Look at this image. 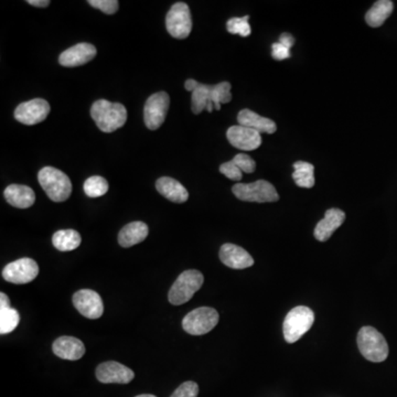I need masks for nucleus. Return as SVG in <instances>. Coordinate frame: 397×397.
Wrapping results in <instances>:
<instances>
[{
	"label": "nucleus",
	"mask_w": 397,
	"mask_h": 397,
	"mask_svg": "<svg viewBox=\"0 0 397 397\" xmlns=\"http://www.w3.org/2000/svg\"><path fill=\"white\" fill-rule=\"evenodd\" d=\"M232 100L231 84L229 82H221L217 86L198 84V88L192 92L191 97V109L194 114H201L204 109L212 113L213 109H221L222 104L230 103Z\"/></svg>",
	"instance_id": "1"
},
{
	"label": "nucleus",
	"mask_w": 397,
	"mask_h": 397,
	"mask_svg": "<svg viewBox=\"0 0 397 397\" xmlns=\"http://www.w3.org/2000/svg\"><path fill=\"white\" fill-rule=\"evenodd\" d=\"M90 116L100 130L113 133L126 123V107L121 103L98 100L90 107Z\"/></svg>",
	"instance_id": "2"
},
{
	"label": "nucleus",
	"mask_w": 397,
	"mask_h": 397,
	"mask_svg": "<svg viewBox=\"0 0 397 397\" xmlns=\"http://www.w3.org/2000/svg\"><path fill=\"white\" fill-rule=\"evenodd\" d=\"M38 180L53 202L67 201L72 194L70 178L57 168L44 167L38 173Z\"/></svg>",
	"instance_id": "3"
},
{
	"label": "nucleus",
	"mask_w": 397,
	"mask_h": 397,
	"mask_svg": "<svg viewBox=\"0 0 397 397\" xmlns=\"http://www.w3.org/2000/svg\"><path fill=\"white\" fill-rule=\"evenodd\" d=\"M358 346L362 356L371 362H383L389 356V344L373 327H363L358 333Z\"/></svg>",
	"instance_id": "4"
},
{
	"label": "nucleus",
	"mask_w": 397,
	"mask_h": 397,
	"mask_svg": "<svg viewBox=\"0 0 397 397\" xmlns=\"http://www.w3.org/2000/svg\"><path fill=\"white\" fill-rule=\"evenodd\" d=\"M315 323V314L306 306H298L287 314L283 325L285 340L295 343L310 330Z\"/></svg>",
	"instance_id": "5"
},
{
	"label": "nucleus",
	"mask_w": 397,
	"mask_h": 397,
	"mask_svg": "<svg viewBox=\"0 0 397 397\" xmlns=\"http://www.w3.org/2000/svg\"><path fill=\"white\" fill-rule=\"evenodd\" d=\"M204 277L196 269L183 271L169 290V302L173 306L186 304L203 285Z\"/></svg>",
	"instance_id": "6"
},
{
	"label": "nucleus",
	"mask_w": 397,
	"mask_h": 397,
	"mask_svg": "<svg viewBox=\"0 0 397 397\" xmlns=\"http://www.w3.org/2000/svg\"><path fill=\"white\" fill-rule=\"evenodd\" d=\"M232 191L234 196L242 201L265 203L279 200L275 187L266 180H257L253 183H236Z\"/></svg>",
	"instance_id": "7"
},
{
	"label": "nucleus",
	"mask_w": 397,
	"mask_h": 397,
	"mask_svg": "<svg viewBox=\"0 0 397 397\" xmlns=\"http://www.w3.org/2000/svg\"><path fill=\"white\" fill-rule=\"evenodd\" d=\"M219 323V314L210 307L196 308L182 320L183 330L189 335H202L215 329Z\"/></svg>",
	"instance_id": "8"
},
{
	"label": "nucleus",
	"mask_w": 397,
	"mask_h": 397,
	"mask_svg": "<svg viewBox=\"0 0 397 397\" xmlns=\"http://www.w3.org/2000/svg\"><path fill=\"white\" fill-rule=\"evenodd\" d=\"M166 28L171 36L182 40L188 38L192 30V18L190 8L184 3L173 5L166 17Z\"/></svg>",
	"instance_id": "9"
},
{
	"label": "nucleus",
	"mask_w": 397,
	"mask_h": 397,
	"mask_svg": "<svg viewBox=\"0 0 397 397\" xmlns=\"http://www.w3.org/2000/svg\"><path fill=\"white\" fill-rule=\"evenodd\" d=\"M169 105L170 98L166 92H159L149 96L144 109V125L148 129L156 130L163 124Z\"/></svg>",
	"instance_id": "10"
},
{
	"label": "nucleus",
	"mask_w": 397,
	"mask_h": 397,
	"mask_svg": "<svg viewBox=\"0 0 397 397\" xmlns=\"http://www.w3.org/2000/svg\"><path fill=\"white\" fill-rule=\"evenodd\" d=\"M39 274V266L32 258H20L5 266L3 277L6 281L16 285L32 283Z\"/></svg>",
	"instance_id": "11"
},
{
	"label": "nucleus",
	"mask_w": 397,
	"mask_h": 397,
	"mask_svg": "<svg viewBox=\"0 0 397 397\" xmlns=\"http://www.w3.org/2000/svg\"><path fill=\"white\" fill-rule=\"evenodd\" d=\"M50 113V105L43 98H34L32 101L25 102L17 106L15 119L21 124H39L47 119Z\"/></svg>",
	"instance_id": "12"
},
{
	"label": "nucleus",
	"mask_w": 397,
	"mask_h": 397,
	"mask_svg": "<svg viewBox=\"0 0 397 397\" xmlns=\"http://www.w3.org/2000/svg\"><path fill=\"white\" fill-rule=\"evenodd\" d=\"M73 304L81 315L88 319H98L104 312L102 297L92 289H82L75 292Z\"/></svg>",
	"instance_id": "13"
},
{
	"label": "nucleus",
	"mask_w": 397,
	"mask_h": 397,
	"mask_svg": "<svg viewBox=\"0 0 397 397\" xmlns=\"http://www.w3.org/2000/svg\"><path fill=\"white\" fill-rule=\"evenodd\" d=\"M96 377L104 384H128L134 379L135 373L119 362L109 361L97 366Z\"/></svg>",
	"instance_id": "14"
},
{
	"label": "nucleus",
	"mask_w": 397,
	"mask_h": 397,
	"mask_svg": "<svg viewBox=\"0 0 397 397\" xmlns=\"http://www.w3.org/2000/svg\"><path fill=\"white\" fill-rule=\"evenodd\" d=\"M227 137L233 147L244 150V152L257 149L263 142L262 134L254 129L241 126V125L227 129Z\"/></svg>",
	"instance_id": "15"
},
{
	"label": "nucleus",
	"mask_w": 397,
	"mask_h": 397,
	"mask_svg": "<svg viewBox=\"0 0 397 397\" xmlns=\"http://www.w3.org/2000/svg\"><path fill=\"white\" fill-rule=\"evenodd\" d=\"M96 48L93 44L81 42L63 51L59 57V63L65 67H80L95 58Z\"/></svg>",
	"instance_id": "16"
},
{
	"label": "nucleus",
	"mask_w": 397,
	"mask_h": 397,
	"mask_svg": "<svg viewBox=\"0 0 397 397\" xmlns=\"http://www.w3.org/2000/svg\"><path fill=\"white\" fill-rule=\"evenodd\" d=\"M220 260L227 267L233 269H248L254 265V260L244 248L227 243L220 248Z\"/></svg>",
	"instance_id": "17"
},
{
	"label": "nucleus",
	"mask_w": 397,
	"mask_h": 397,
	"mask_svg": "<svg viewBox=\"0 0 397 397\" xmlns=\"http://www.w3.org/2000/svg\"><path fill=\"white\" fill-rule=\"evenodd\" d=\"M52 350L58 358L70 361H78L86 354V346L82 341L74 337H61L53 342Z\"/></svg>",
	"instance_id": "18"
},
{
	"label": "nucleus",
	"mask_w": 397,
	"mask_h": 397,
	"mask_svg": "<svg viewBox=\"0 0 397 397\" xmlns=\"http://www.w3.org/2000/svg\"><path fill=\"white\" fill-rule=\"evenodd\" d=\"M346 213L339 209H329L315 229V238L320 242H325L331 238L335 231L344 222Z\"/></svg>",
	"instance_id": "19"
},
{
	"label": "nucleus",
	"mask_w": 397,
	"mask_h": 397,
	"mask_svg": "<svg viewBox=\"0 0 397 397\" xmlns=\"http://www.w3.org/2000/svg\"><path fill=\"white\" fill-rule=\"evenodd\" d=\"M4 196L11 206L18 209H28L36 201L34 190L25 184H11L6 188Z\"/></svg>",
	"instance_id": "20"
},
{
	"label": "nucleus",
	"mask_w": 397,
	"mask_h": 397,
	"mask_svg": "<svg viewBox=\"0 0 397 397\" xmlns=\"http://www.w3.org/2000/svg\"><path fill=\"white\" fill-rule=\"evenodd\" d=\"M238 125L254 129L260 134H274L276 132L277 126L275 121L266 119L250 109H242L238 115Z\"/></svg>",
	"instance_id": "21"
},
{
	"label": "nucleus",
	"mask_w": 397,
	"mask_h": 397,
	"mask_svg": "<svg viewBox=\"0 0 397 397\" xmlns=\"http://www.w3.org/2000/svg\"><path fill=\"white\" fill-rule=\"evenodd\" d=\"M156 188L161 196L175 203H184L189 198L188 190L179 181L169 177L158 179Z\"/></svg>",
	"instance_id": "22"
},
{
	"label": "nucleus",
	"mask_w": 397,
	"mask_h": 397,
	"mask_svg": "<svg viewBox=\"0 0 397 397\" xmlns=\"http://www.w3.org/2000/svg\"><path fill=\"white\" fill-rule=\"evenodd\" d=\"M148 227L146 223L136 221L129 223L121 229L119 234V245L123 248H132L144 242L148 236Z\"/></svg>",
	"instance_id": "23"
},
{
	"label": "nucleus",
	"mask_w": 397,
	"mask_h": 397,
	"mask_svg": "<svg viewBox=\"0 0 397 397\" xmlns=\"http://www.w3.org/2000/svg\"><path fill=\"white\" fill-rule=\"evenodd\" d=\"M394 9V4L391 0H379L372 6L365 15L366 24L372 28H377L384 24Z\"/></svg>",
	"instance_id": "24"
},
{
	"label": "nucleus",
	"mask_w": 397,
	"mask_h": 397,
	"mask_svg": "<svg viewBox=\"0 0 397 397\" xmlns=\"http://www.w3.org/2000/svg\"><path fill=\"white\" fill-rule=\"evenodd\" d=\"M80 233L75 230L58 231L52 236V244L60 252H71L81 245Z\"/></svg>",
	"instance_id": "25"
},
{
	"label": "nucleus",
	"mask_w": 397,
	"mask_h": 397,
	"mask_svg": "<svg viewBox=\"0 0 397 397\" xmlns=\"http://www.w3.org/2000/svg\"><path fill=\"white\" fill-rule=\"evenodd\" d=\"M295 173L292 179L300 188L310 189L315 186V167L306 161H297L294 163Z\"/></svg>",
	"instance_id": "26"
},
{
	"label": "nucleus",
	"mask_w": 397,
	"mask_h": 397,
	"mask_svg": "<svg viewBox=\"0 0 397 397\" xmlns=\"http://www.w3.org/2000/svg\"><path fill=\"white\" fill-rule=\"evenodd\" d=\"M20 323V315L13 308L0 309V333L7 335L13 332Z\"/></svg>",
	"instance_id": "27"
},
{
	"label": "nucleus",
	"mask_w": 397,
	"mask_h": 397,
	"mask_svg": "<svg viewBox=\"0 0 397 397\" xmlns=\"http://www.w3.org/2000/svg\"><path fill=\"white\" fill-rule=\"evenodd\" d=\"M83 189L90 198H100L109 191V182L101 175H93L84 182Z\"/></svg>",
	"instance_id": "28"
},
{
	"label": "nucleus",
	"mask_w": 397,
	"mask_h": 397,
	"mask_svg": "<svg viewBox=\"0 0 397 397\" xmlns=\"http://www.w3.org/2000/svg\"><path fill=\"white\" fill-rule=\"evenodd\" d=\"M250 16L242 17V18H232L227 21V32L232 34H240L241 36H248L252 32L250 22Z\"/></svg>",
	"instance_id": "29"
},
{
	"label": "nucleus",
	"mask_w": 397,
	"mask_h": 397,
	"mask_svg": "<svg viewBox=\"0 0 397 397\" xmlns=\"http://www.w3.org/2000/svg\"><path fill=\"white\" fill-rule=\"evenodd\" d=\"M93 8L100 9L106 15H114L119 11V3L117 0H90L88 1Z\"/></svg>",
	"instance_id": "30"
},
{
	"label": "nucleus",
	"mask_w": 397,
	"mask_h": 397,
	"mask_svg": "<svg viewBox=\"0 0 397 397\" xmlns=\"http://www.w3.org/2000/svg\"><path fill=\"white\" fill-rule=\"evenodd\" d=\"M198 386L196 382H186L175 389L170 397H198Z\"/></svg>",
	"instance_id": "31"
},
{
	"label": "nucleus",
	"mask_w": 397,
	"mask_h": 397,
	"mask_svg": "<svg viewBox=\"0 0 397 397\" xmlns=\"http://www.w3.org/2000/svg\"><path fill=\"white\" fill-rule=\"evenodd\" d=\"M233 163L240 168L242 173H252L255 171L256 163L252 158L244 154H238L233 158Z\"/></svg>",
	"instance_id": "32"
},
{
	"label": "nucleus",
	"mask_w": 397,
	"mask_h": 397,
	"mask_svg": "<svg viewBox=\"0 0 397 397\" xmlns=\"http://www.w3.org/2000/svg\"><path fill=\"white\" fill-rule=\"evenodd\" d=\"M220 173L233 181H240L242 179V171L238 166L233 163V160L220 166Z\"/></svg>",
	"instance_id": "33"
},
{
	"label": "nucleus",
	"mask_w": 397,
	"mask_h": 397,
	"mask_svg": "<svg viewBox=\"0 0 397 397\" xmlns=\"http://www.w3.org/2000/svg\"><path fill=\"white\" fill-rule=\"evenodd\" d=\"M271 55L274 59L279 60V61L288 59L290 57V49L285 47L284 44H281V42H276L271 46Z\"/></svg>",
	"instance_id": "34"
},
{
	"label": "nucleus",
	"mask_w": 397,
	"mask_h": 397,
	"mask_svg": "<svg viewBox=\"0 0 397 397\" xmlns=\"http://www.w3.org/2000/svg\"><path fill=\"white\" fill-rule=\"evenodd\" d=\"M281 44H284L285 47L290 48L292 47L295 44V39L294 36H292L290 34H283L279 38V41Z\"/></svg>",
	"instance_id": "35"
},
{
	"label": "nucleus",
	"mask_w": 397,
	"mask_h": 397,
	"mask_svg": "<svg viewBox=\"0 0 397 397\" xmlns=\"http://www.w3.org/2000/svg\"><path fill=\"white\" fill-rule=\"evenodd\" d=\"M27 3L29 5L34 6V7H41V8H44V7H48L50 5L49 0H28Z\"/></svg>",
	"instance_id": "36"
},
{
	"label": "nucleus",
	"mask_w": 397,
	"mask_h": 397,
	"mask_svg": "<svg viewBox=\"0 0 397 397\" xmlns=\"http://www.w3.org/2000/svg\"><path fill=\"white\" fill-rule=\"evenodd\" d=\"M5 308H11V300L7 295L1 292L0 294V309H5Z\"/></svg>",
	"instance_id": "37"
},
{
	"label": "nucleus",
	"mask_w": 397,
	"mask_h": 397,
	"mask_svg": "<svg viewBox=\"0 0 397 397\" xmlns=\"http://www.w3.org/2000/svg\"><path fill=\"white\" fill-rule=\"evenodd\" d=\"M198 84H200V83L196 82L194 79H189V80H187L186 83H184V88H186V90H189V92H194V90L198 88Z\"/></svg>",
	"instance_id": "38"
},
{
	"label": "nucleus",
	"mask_w": 397,
	"mask_h": 397,
	"mask_svg": "<svg viewBox=\"0 0 397 397\" xmlns=\"http://www.w3.org/2000/svg\"><path fill=\"white\" fill-rule=\"evenodd\" d=\"M136 397H157V396H155V395H152V394H142V395H138V396Z\"/></svg>",
	"instance_id": "39"
}]
</instances>
